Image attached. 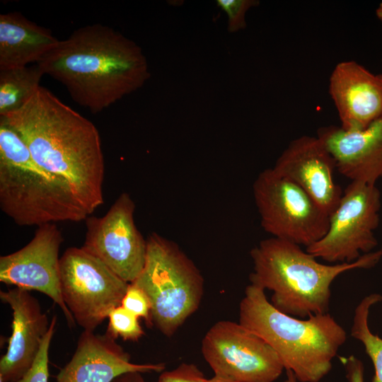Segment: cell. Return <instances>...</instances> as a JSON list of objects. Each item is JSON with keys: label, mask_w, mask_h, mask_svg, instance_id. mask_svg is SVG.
Listing matches in <instances>:
<instances>
[{"label": "cell", "mask_w": 382, "mask_h": 382, "mask_svg": "<svg viewBox=\"0 0 382 382\" xmlns=\"http://www.w3.org/2000/svg\"><path fill=\"white\" fill-rule=\"evenodd\" d=\"M0 117L88 216L103 204L105 160L99 132L91 121L42 86L21 108Z\"/></svg>", "instance_id": "cell-1"}, {"label": "cell", "mask_w": 382, "mask_h": 382, "mask_svg": "<svg viewBox=\"0 0 382 382\" xmlns=\"http://www.w3.org/2000/svg\"><path fill=\"white\" fill-rule=\"evenodd\" d=\"M37 64L92 113L138 90L150 78L141 47L100 23L74 30Z\"/></svg>", "instance_id": "cell-2"}, {"label": "cell", "mask_w": 382, "mask_h": 382, "mask_svg": "<svg viewBox=\"0 0 382 382\" xmlns=\"http://www.w3.org/2000/svg\"><path fill=\"white\" fill-rule=\"evenodd\" d=\"M250 284L273 292L271 303L280 312L303 319L328 313L332 282L343 272L369 269L382 257V249L351 263L325 265L301 245L270 237L250 250Z\"/></svg>", "instance_id": "cell-3"}, {"label": "cell", "mask_w": 382, "mask_h": 382, "mask_svg": "<svg viewBox=\"0 0 382 382\" xmlns=\"http://www.w3.org/2000/svg\"><path fill=\"white\" fill-rule=\"evenodd\" d=\"M238 323L265 340L284 369L300 382L323 378L347 340L346 331L329 313L306 319L283 313L268 301L263 289L252 284L240 303Z\"/></svg>", "instance_id": "cell-4"}, {"label": "cell", "mask_w": 382, "mask_h": 382, "mask_svg": "<svg viewBox=\"0 0 382 382\" xmlns=\"http://www.w3.org/2000/svg\"><path fill=\"white\" fill-rule=\"evenodd\" d=\"M0 208L17 225L77 222L88 215L65 185L40 166L0 117Z\"/></svg>", "instance_id": "cell-5"}, {"label": "cell", "mask_w": 382, "mask_h": 382, "mask_svg": "<svg viewBox=\"0 0 382 382\" xmlns=\"http://www.w3.org/2000/svg\"><path fill=\"white\" fill-rule=\"evenodd\" d=\"M146 242L144 267L132 283L149 297L152 324L170 337L199 306L204 279L173 241L152 233Z\"/></svg>", "instance_id": "cell-6"}, {"label": "cell", "mask_w": 382, "mask_h": 382, "mask_svg": "<svg viewBox=\"0 0 382 382\" xmlns=\"http://www.w3.org/2000/svg\"><path fill=\"white\" fill-rule=\"evenodd\" d=\"M253 192L261 226L272 237L307 248L326 234L330 216L303 190L272 168L258 174Z\"/></svg>", "instance_id": "cell-7"}, {"label": "cell", "mask_w": 382, "mask_h": 382, "mask_svg": "<svg viewBox=\"0 0 382 382\" xmlns=\"http://www.w3.org/2000/svg\"><path fill=\"white\" fill-rule=\"evenodd\" d=\"M60 289L75 322L94 331L121 305L129 283L81 248H67L59 259Z\"/></svg>", "instance_id": "cell-8"}, {"label": "cell", "mask_w": 382, "mask_h": 382, "mask_svg": "<svg viewBox=\"0 0 382 382\" xmlns=\"http://www.w3.org/2000/svg\"><path fill=\"white\" fill-rule=\"evenodd\" d=\"M381 193L375 185L352 181L330 215L326 234L306 248L329 263H351L378 245L374 231L379 225Z\"/></svg>", "instance_id": "cell-9"}, {"label": "cell", "mask_w": 382, "mask_h": 382, "mask_svg": "<svg viewBox=\"0 0 382 382\" xmlns=\"http://www.w3.org/2000/svg\"><path fill=\"white\" fill-rule=\"evenodd\" d=\"M201 350L214 375L236 382H273L284 369L265 340L231 320L214 323L204 336Z\"/></svg>", "instance_id": "cell-10"}, {"label": "cell", "mask_w": 382, "mask_h": 382, "mask_svg": "<svg viewBox=\"0 0 382 382\" xmlns=\"http://www.w3.org/2000/svg\"><path fill=\"white\" fill-rule=\"evenodd\" d=\"M134 209L130 195L123 192L105 216H88L82 246L129 284L142 271L147 251L146 240L134 222Z\"/></svg>", "instance_id": "cell-11"}, {"label": "cell", "mask_w": 382, "mask_h": 382, "mask_svg": "<svg viewBox=\"0 0 382 382\" xmlns=\"http://www.w3.org/2000/svg\"><path fill=\"white\" fill-rule=\"evenodd\" d=\"M62 241L61 231L54 223L37 226L26 245L0 257V282L45 294L59 306L72 328L76 322L60 289L59 251Z\"/></svg>", "instance_id": "cell-12"}, {"label": "cell", "mask_w": 382, "mask_h": 382, "mask_svg": "<svg viewBox=\"0 0 382 382\" xmlns=\"http://www.w3.org/2000/svg\"><path fill=\"white\" fill-rule=\"evenodd\" d=\"M272 168L303 190L329 216L337 206L343 192L334 180L335 162L317 136L293 139Z\"/></svg>", "instance_id": "cell-13"}, {"label": "cell", "mask_w": 382, "mask_h": 382, "mask_svg": "<svg viewBox=\"0 0 382 382\" xmlns=\"http://www.w3.org/2000/svg\"><path fill=\"white\" fill-rule=\"evenodd\" d=\"M0 299L13 311L11 335L7 351L0 360V379L16 382L34 363L50 322L28 290L15 287L1 291Z\"/></svg>", "instance_id": "cell-14"}, {"label": "cell", "mask_w": 382, "mask_h": 382, "mask_svg": "<svg viewBox=\"0 0 382 382\" xmlns=\"http://www.w3.org/2000/svg\"><path fill=\"white\" fill-rule=\"evenodd\" d=\"M163 363L134 364L130 355L109 335L83 330L71 360L59 371L56 382H113L129 372H161Z\"/></svg>", "instance_id": "cell-15"}, {"label": "cell", "mask_w": 382, "mask_h": 382, "mask_svg": "<svg viewBox=\"0 0 382 382\" xmlns=\"http://www.w3.org/2000/svg\"><path fill=\"white\" fill-rule=\"evenodd\" d=\"M329 93L345 130L363 129L382 116V74H374L354 61L335 66Z\"/></svg>", "instance_id": "cell-16"}, {"label": "cell", "mask_w": 382, "mask_h": 382, "mask_svg": "<svg viewBox=\"0 0 382 382\" xmlns=\"http://www.w3.org/2000/svg\"><path fill=\"white\" fill-rule=\"evenodd\" d=\"M317 137L342 175L369 185H375L382 177V116L360 130L348 131L336 125L321 127Z\"/></svg>", "instance_id": "cell-17"}, {"label": "cell", "mask_w": 382, "mask_h": 382, "mask_svg": "<svg viewBox=\"0 0 382 382\" xmlns=\"http://www.w3.org/2000/svg\"><path fill=\"white\" fill-rule=\"evenodd\" d=\"M59 42L21 13L0 15V70L38 63Z\"/></svg>", "instance_id": "cell-18"}, {"label": "cell", "mask_w": 382, "mask_h": 382, "mask_svg": "<svg viewBox=\"0 0 382 382\" xmlns=\"http://www.w3.org/2000/svg\"><path fill=\"white\" fill-rule=\"evenodd\" d=\"M44 75L37 64L0 70V116L21 108L40 86Z\"/></svg>", "instance_id": "cell-19"}, {"label": "cell", "mask_w": 382, "mask_h": 382, "mask_svg": "<svg viewBox=\"0 0 382 382\" xmlns=\"http://www.w3.org/2000/svg\"><path fill=\"white\" fill-rule=\"evenodd\" d=\"M382 301V296L372 293L365 296L354 311L351 336L359 340L364 346L374 367L371 382H382V338L374 334L369 326L370 308Z\"/></svg>", "instance_id": "cell-20"}, {"label": "cell", "mask_w": 382, "mask_h": 382, "mask_svg": "<svg viewBox=\"0 0 382 382\" xmlns=\"http://www.w3.org/2000/svg\"><path fill=\"white\" fill-rule=\"evenodd\" d=\"M108 318L109 323L106 333L115 340L120 337L124 340L137 341L144 335L139 318L121 305L112 309Z\"/></svg>", "instance_id": "cell-21"}, {"label": "cell", "mask_w": 382, "mask_h": 382, "mask_svg": "<svg viewBox=\"0 0 382 382\" xmlns=\"http://www.w3.org/2000/svg\"><path fill=\"white\" fill-rule=\"evenodd\" d=\"M56 323L57 316H54L34 363L24 376L16 382H48L49 349L54 334Z\"/></svg>", "instance_id": "cell-22"}, {"label": "cell", "mask_w": 382, "mask_h": 382, "mask_svg": "<svg viewBox=\"0 0 382 382\" xmlns=\"http://www.w3.org/2000/svg\"><path fill=\"white\" fill-rule=\"evenodd\" d=\"M217 6L228 17V30L236 33L246 27L245 14L252 7L259 4L256 0H217Z\"/></svg>", "instance_id": "cell-23"}, {"label": "cell", "mask_w": 382, "mask_h": 382, "mask_svg": "<svg viewBox=\"0 0 382 382\" xmlns=\"http://www.w3.org/2000/svg\"><path fill=\"white\" fill-rule=\"evenodd\" d=\"M121 306L137 316L144 318L147 325H151V305L145 292L133 283H129L122 300Z\"/></svg>", "instance_id": "cell-24"}, {"label": "cell", "mask_w": 382, "mask_h": 382, "mask_svg": "<svg viewBox=\"0 0 382 382\" xmlns=\"http://www.w3.org/2000/svg\"><path fill=\"white\" fill-rule=\"evenodd\" d=\"M207 378L193 364L182 363L172 371L162 372L158 382H207Z\"/></svg>", "instance_id": "cell-25"}, {"label": "cell", "mask_w": 382, "mask_h": 382, "mask_svg": "<svg viewBox=\"0 0 382 382\" xmlns=\"http://www.w3.org/2000/svg\"><path fill=\"white\" fill-rule=\"evenodd\" d=\"M342 363L345 367L347 378L349 382H364V365L361 360L352 355L341 357ZM286 378L284 382H297V379L291 370H286Z\"/></svg>", "instance_id": "cell-26"}, {"label": "cell", "mask_w": 382, "mask_h": 382, "mask_svg": "<svg viewBox=\"0 0 382 382\" xmlns=\"http://www.w3.org/2000/svg\"><path fill=\"white\" fill-rule=\"evenodd\" d=\"M113 382H147L140 372H129L120 376Z\"/></svg>", "instance_id": "cell-27"}, {"label": "cell", "mask_w": 382, "mask_h": 382, "mask_svg": "<svg viewBox=\"0 0 382 382\" xmlns=\"http://www.w3.org/2000/svg\"><path fill=\"white\" fill-rule=\"evenodd\" d=\"M207 382H236V381L214 375L211 378L207 379Z\"/></svg>", "instance_id": "cell-28"}, {"label": "cell", "mask_w": 382, "mask_h": 382, "mask_svg": "<svg viewBox=\"0 0 382 382\" xmlns=\"http://www.w3.org/2000/svg\"><path fill=\"white\" fill-rule=\"evenodd\" d=\"M376 14L378 19L382 22V2H381L376 10Z\"/></svg>", "instance_id": "cell-29"}, {"label": "cell", "mask_w": 382, "mask_h": 382, "mask_svg": "<svg viewBox=\"0 0 382 382\" xmlns=\"http://www.w3.org/2000/svg\"><path fill=\"white\" fill-rule=\"evenodd\" d=\"M0 382H3L2 380L0 379Z\"/></svg>", "instance_id": "cell-30"}]
</instances>
